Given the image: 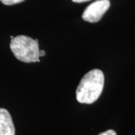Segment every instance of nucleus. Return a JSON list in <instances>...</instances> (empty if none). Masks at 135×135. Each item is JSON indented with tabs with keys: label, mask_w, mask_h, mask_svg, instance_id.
Segmentation results:
<instances>
[{
	"label": "nucleus",
	"mask_w": 135,
	"mask_h": 135,
	"mask_svg": "<svg viewBox=\"0 0 135 135\" xmlns=\"http://www.w3.org/2000/svg\"><path fill=\"white\" fill-rule=\"evenodd\" d=\"M10 48L18 60L26 63L40 62L38 40L26 35H18L11 39Z\"/></svg>",
	"instance_id": "f03ea898"
},
{
	"label": "nucleus",
	"mask_w": 135,
	"mask_h": 135,
	"mask_svg": "<svg viewBox=\"0 0 135 135\" xmlns=\"http://www.w3.org/2000/svg\"><path fill=\"white\" fill-rule=\"evenodd\" d=\"M110 6V0H97L87 6L83 13L82 18L89 23H97L101 20Z\"/></svg>",
	"instance_id": "7ed1b4c3"
},
{
	"label": "nucleus",
	"mask_w": 135,
	"mask_h": 135,
	"mask_svg": "<svg viewBox=\"0 0 135 135\" xmlns=\"http://www.w3.org/2000/svg\"><path fill=\"white\" fill-rule=\"evenodd\" d=\"M98 135H117L116 134V131L113 130H107L104 132H102L101 134H99Z\"/></svg>",
	"instance_id": "423d86ee"
},
{
	"label": "nucleus",
	"mask_w": 135,
	"mask_h": 135,
	"mask_svg": "<svg viewBox=\"0 0 135 135\" xmlns=\"http://www.w3.org/2000/svg\"><path fill=\"white\" fill-rule=\"evenodd\" d=\"M74 2H77V3H81V2H89L91 0H72Z\"/></svg>",
	"instance_id": "0eeeda50"
},
{
	"label": "nucleus",
	"mask_w": 135,
	"mask_h": 135,
	"mask_svg": "<svg viewBox=\"0 0 135 135\" xmlns=\"http://www.w3.org/2000/svg\"><path fill=\"white\" fill-rule=\"evenodd\" d=\"M104 84V74L99 69H92L80 80L76 90V98L81 104H90L98 99Z\"/></svg>",
	"instance_id": "f257e3e1"
},
{
	"label": "nucleus",
	"mask_w": 135,
	"mask_h": 135,
	"mask_svg": "<svg viewBox=\"0 0 135 135\" xmlns=\"http://www.w3.org/2000/svg\"><path fill=\"white\" fill-rule=\"evenodd\" d=\"M0 135H15V128L9 112L0 108Z\"/></svg>",
	"instance_id": "20e7f679"
},
{
	"label": "nucleus",
	"mask_w": 135,
	"mask_h": 135,
	"mask_svg": "<svg viewBox=\"0 0 135 135\" xmlns=\"http://www.w3.org/2000/svg\"><path fill=\"white\" fill-rule=\"evenodd\" d=\"M1 2H2L4 5H12L15 4H18L22 2H23L25 0H0Z\"/></svg>",
	"instance_id": "39448f33"
},
{
	"label": "nucleus",
	"mask_w": 135,
	"mask_h": 135,
	"mask_svg": "<svg viewBox=\"0 0 135 135\" xmlns=\"http://www.w3.org/2000/svg\"><path fill=\"white\" fill-rule=\"evenodd\" d=\"M39 55H40V56H43L45 55V51H44V50H39Z\"/></svg>",
	"instance_id": "6e6552de"
}]
</instances>
